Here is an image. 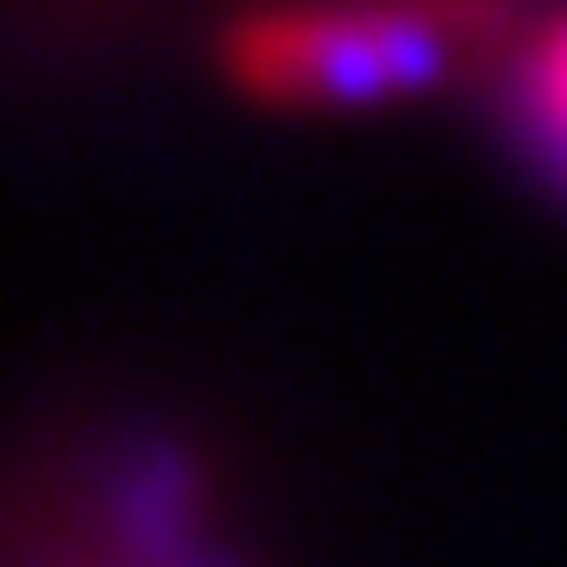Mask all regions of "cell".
<instances>
[{
	"label": "cell",
	"mask_w": 567,
	"mask_h": 567,
	"mask_svg": "<svg viewBox=\"0 0 567 567\" xmlns=\"http://www.w3.org/2000/svg\"><path fill=\"white\" fill-rule=\"evenodd\" d=\"M457 16H251L221 60L266 104H369L450 60Z\"/></svg>",
	"instance_id": "1"
},
{
	"label": "cell",
	"mask_w": 567,
	"mask_h": 567,
	"mask_svg": "<svg viewBox=\"0 0 567 567\" xmlns=\"http://www.w3.org/2000/svg\"><path fill=\"white\" fill-rule=\"evenodd\" d=\"M516 82V118H524L530 147L553 177H567V16H553L546 30H530V44L508 66Z\"/></svg>",
	"instance_id": "2"
}]
</instances>
